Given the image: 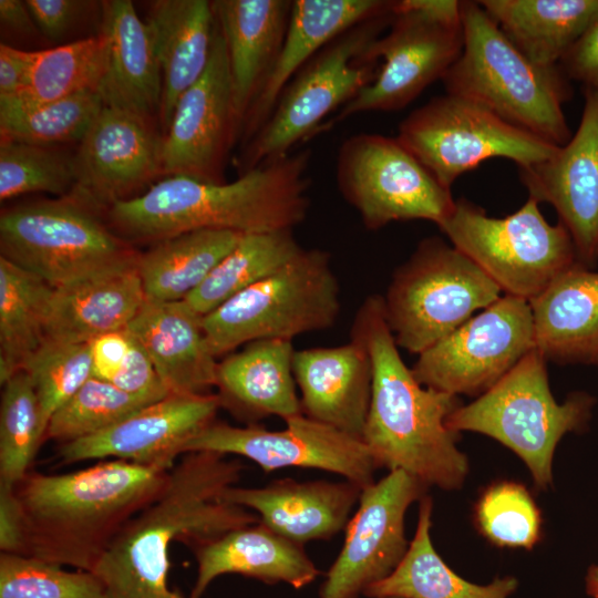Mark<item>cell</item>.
<instances>
[{
  "label": "cell",
  "instance_id": "83f0119b",
  "mask_svg": "<svg viewBox=\"0 0 598 598\" xmlns=\"http://www.w3.org/2000/svg\"><path fill=\"white\" fill-rule=\"evenodd\" d=\"M197 574L189 598H202L223 575L236 574L267 585L295 589L310 585L320 571L303 546L272 532L260 522L233 529L194 548Z\"/></svg>",
  "mask_w": 598,
  "mask_h": 598
},
{
  "label": "cell",
  "instance_id": "3957f363",
  "mask_svg": "<svg viewBox=\"0 0 598 598\" xmlns=\"http://www.w3.org/2000/svg\"><path fill=\"white\" fill-rule=\"evenodd\" d=\"M350 336L365 344L371 359L372 391L362 441L378 468L404 471L427 487L460 488L468 461L456 446L457 433L446 425L461 405L458 396L415 379L385 321L382 296L364 299Z\"/></svg>",
  "mask_w": 598,
  "mask_h": 598
},
{
  "label": "cell",
  "instance_id": "6da1fadb",
  "mask_svg": "<svg viewBox=\"0 0 598 598\" xmlns=\"http://www.w3.org/2000/svg\"><path fill=\"white\" fill-rule=\"evenodd\" d=\"M243 464L215 452H192L175 463L166 483L146 507L117 533L93 574L106 598H184L168 587L169 548H194L259 517L225 502Z\"/></svg>",
  "mask_w": 598,
  "mask_h": 598
},
{
  "label": "cell",
  "instance_id": "d4e9b609",
  "mask_svg": "<svg viewBox=\"0 0 598 598\" xmlns=\"http://www.w3.org/2000/svg\"><path fill=\"white\" fill-rule=\"evenodd\" d=\"M203 317L185 300L146 299L126 327L169 394L204 395L216 385L218 362L208 346Z\"/></svg>",
  "mask_w": 598,
  "mask_h": 598
},
{
  "label": "cell",
  "instance_id": "2e32d148",
  "mask_svg": "<svg viewBox=\"0 0 598 598\" xmlns=\"http://www.w3.org/2000/svg\"><path fill=\"white\" fill-rule=\"evenodd\" d=\"M285 422L283 430L274 431L257 423L239 427L214 421L184 445L183 454H235L266 473L286 467L321 470L362 488L374 482L378 466L362 440L305 414Z\"/></svg>",
  "mask_w": 598,
  "mask_h": 598
},
{
  "label": "cell",
  "instance_id": "4316f807",
  "mask_svg": "<svg viewBox=\"0 0 598 598\" xmlns=\"http://www.w3.org/2000/svg\"><path fill=\"white\" fill-rule=\"evenodd\" d=\"M225 39L238 137L244 118L281 51L292 0L212 1Z\"/></svg>",
  "mask_w": 598,
  "mask_h": 598
},
{
  "label": "cell",
  "instance_id": "52a82bcc",
  "mask_svg": "<svg viewBox=\"0 0 598 598\" xmlns=\"http://www.w3.org/2000/svg\"><path fill=\"white\" fill-rule=\"evenodd\" d=\"M546 359L533 349L509 372L473 402L447 419L454 433L487 435L513 451L527 466L535 485L553 482V458L564 435L584 431L594 396L574 392L558 403L549 386Z\"/></svg>",
  "mask_w": 598,
  "mask_h": 598
},
{
  "label": "cell",
  "instance_id": "7402d4cb",
  "mask_svg": "<svg viewBox=\"0 0 598 598\" xmlns=\"http://www.w3.org/2000/svg\"><path fill=\"white\" fill-rule=\"evenodd\" d=\"M292 368L302 413L362 440L372 391L365 344L350 336L338 347L296 350Z\"/></svg>",
  "mask_w": 598,
  "mask_h": 598
},
{
  "label": "cell",
  "instance_id": "60d3db41",
  "mask_svg": "<svg viewBox=\"0 0 598 598\" xmlns=\"http://www.w3.org/2000/svg\"><path fill=\"white\" fill-rule=\"evenodd\" d=\"M0 404V486L13 487L29 472L44 441L39 401L29 374L21 370L4 384Z\"/></svg>",
  "mask_w": 598,
  "mask_h": 598
},
{
  "label": "cell",
  "instance_id": "e0dca14e",
  "mask_svg": "<svg viewBox=\"0 0 598 598\" xmlns=\"http://www.w3.org/2000/svg\"><path fill=\"white\" fill-rule=\"evenodd\" d=\"M427 486L404 471H390L362 488L359 506L346 526L339 555L326 574L319 598H359L390 576L403 559L408 508Z\"/></svg>",
  "mask_w": 598,
  "mask_h": 598
},
{
  "label": "cell",
  "instance_id": "5bb4252c",
  "mask_svg": "<svg viewBox=\"0 0 598 598\" xmlns=\"http://www.w3.org/2000/svg\"><path fill=\"white\" fill-rule=\"evenodd\" d=\"M533 349L529 302L504 295L420 353L411 370L425 386L480 396Z\"/></svg>",
  "mask_w": 598,
  "mask_h": 598
},
{
  "label": "cell",
  "instance_id": "8d00e7d4",
  "mask_svg": "<svg viewBox=\"0 0 598 598\" xmlns=\"http://www.w3.org/2000/svg\"><path fill=\"white\" fill-rule=\"evenodd\" d=\"M301 249L293 230L244 234L185 301L205 316L279 269Z\"/></svg>",
  "mask_w": 598,
  "mask_h": 598
},
{
  "label": "cell",
  "instance_id": "cb8c5ba5",
  "mask_svg": "<svg viewBox=\"0 0 598 598\" xmlns=\"http://www.w3.org/2000/svg\"><path fill=\"white\" fill-rule=\"evenodd\" d=\"M137 257L54 288L45 315V338L84 343L125 329L146 301Z\"/></svg>",
  "mask_w": 598,
  "mask_h": 598
},
{
  "label": "cell",
  "instance_id": "816d5d0a",
  "mask_svg": "<svg viewBox=\"0 0 598 598\" xmlns=\"http://www.w3.org/2000/svg\"><path fill=\"white\" fill-rule=\"evenodd\" d=\"M0 21L6 29L22 35L38 30L25 1L21 0H0Z\"/></svg>",
  "mask_w": 598,
  "mask_h": 598
},
{
  "label": "cell",
  "instance_id": "4dcf8cb0",
  "mask_svg": "<svg viewBox=\"0 0 598 598\" xmlns=\"http://www.w3.org/2000/svg\"><path fill=\"white\" fill-rule=\"evenodd\" d=\"M535 349L561 364H594L598 353V271L576 262L529 301Z\"/></svg>",
  "mask_w": 598,
  "mask_h": 598
},
{
  "label": "cell",
  "instance_id": "30bf717a",
  "mask_svg": "<svg viewBox=\"0 0 598 598\" xmlns=\"http://www.w3.org/2000/svg\"><path fill=\"white\" fill-rule=\"evenodd\" d=\"M532 197L515 213L492 217L467 199H455L439 225L450 243L473 260L504 292L529 301L578 261L561 223L549 224Z\"/></svg>",
  "mask_w": 598,
  "mask_h": 598
},
{
  "label": "cell",
  "instance_id": "d6a6232c",
  "mask_svg": "<svg viewBox=\"0 0 598 598\" xmlns=\"http://www.w3.org/2000/svg\"><path fill=\"white\" fill-rule=\"evenodd\" d=\"M511 42L533 62L560 60L598 14V0H480Z\"/></svg>",
  "mask_w": 598,
  "mask_h": 598
},
{
  "label": "cell",
  "instance_id": "ee69618b",
  "mask_svg": "<svg viewBox=\"0 0 598 598\" xmlns=\"http://www.w3.org/2000/svg\"><path fill=\"white\" fill-rule=\"evenodd\" d=\"M23 370L33 383L45 432L52 415L92 377L91 344L45 338Z\"/></svg>",
  "mask_w": 598,
  "mask_h": 598
},
{
  "label": "cell",
  "instance_id": "74e56055",
  "mask_svg": "<svg viewBox=\"0 0 598 598\" xmlns=\"http://www.w3.org/2000/svg\"><path fill=\"white\" fill-rule=\"evenodd\" d=\"M106 44L100 33L52 49L33 51L28 84L13 97L19 105H37L84 91H97L105 68Z\"/></svg>",
  "mask_w": 598,
  "mask_h": 598
},
{
  "label": "cell",
  "instance_id": "f6af8a7d",
  "mask_svg": "<svg viewBox=\"0 0 598 598\" xmlns=\"http://www.w3.org/2000/svg\"><path fill=\"white\" fill-rule=\"evenodd\" d=\"M0 598H106L97 576L35 557L1 553Z\"/></svg>",
  "mask_w": 598,
  "mask_h": 598
},
{
  "label": "cell",
  "instance_id": "d6986e66",
  "mask_svg": "<svg viewBox=\"0 0 598 598\" xmlns=\"http://www.w3.org/2000/svg\"><path fill=\"white\" fill-rule=\"evenodd\" d=\"M73 166L69 195L100 213L163 173L162 137L151 120L104 105L79 142Z\"/></svg>",
  "mask_w": 598,
  "mask_h": 598
},
{
  "label": "cell",
  "instance_id": "ffe728a7",
  "mask_svg": "<svg viewBox=\"0 0 598 598\" xmlns=\"http://www.w3.org/2000/svg\"><path fill=\"white\" fill-rule=\"evenodd\" d=\"M585 103L574 136L547 159L518 167L529 197L547 203L570 234L578 261H598V91L585 89Z\"/></svg>",
  "mask_w": 598,
  "mask_h": 598
},
{
  "label": "cell",
  "instance_id": "f5cc1de1",
  "mask_svg": "<svg viewBox=\"0 0 598 598\" xmlns=\"http://www.w3.org/2000/svg\"><path fill=\"white\" fill-rule=\"evenodd\" d=\"M585 590L591 598H598V565L588 569L585 577Z\"/></svg>",
  "mask_w": 598,
  "mask_h": 598
},
{
  "label": "cell",
  "instance_id": "9a60e30c",
  "mask_svg": "<svg viewBox=\"0 0 598 598\" xmlns=\"http://www.w3.org/2000/svg\"><path fill=\"white\" fill-rule=\"evenodd\" d=\"M463 45L462 22L431 17L411 0H393V19L371 48L372 56L381 61L374 81L330 117L321 132L359 113L408 106L432 83L442 81Z\"/></svg>",
  "mask_w": 598,
  "mask_h": 598
},
{
  "label": "cell",
  "instance_id": "f907efd6",
  "mask_svg": "<svg viewBox=\"0 0 598 598\" xmlns=\"http://www.w3.org/2000/svg\"><path fill=\"white\" fill-rule=\"evenodd\" d=\"M0 549L8 554L21 550V517L14 486H0Z\"/></svg>",
  "mask_w": 598,
  "mask_h": 598
},
{
  "label": "cell",
  "instance_id": "5b68a950",
  "mask_svg": "<svg viewBox=\"0 0 598 598\" xmlns=\"http://www.w3.org/2000/svg\"><path fill=\"white\" fill-rule=\"evenodd\" d=\"M464 45L442 82L446 93L472 100L509 124L556 146L571 137L563 105L573 95L559 65L529 60L478 1H462Z\"/></svg>",
  "mask_w": 598,
  "mask_h": 598
},
{
  "label": "cell",
  "instance_id": "4fadbf2b",
  "mask_svg": "<svg viewBox=\"0 0 598 598\" xmlns=\"http://www.w3.org/2000/svg\"><path fill=\"white\" fill-rule=\"evenodd\" d=\"M337 185L364 227L424 219L437 226L455 205L451 189L398 140L374 133L349 136L339 147Z\"/></svg>",
  "mask_w": 598,
  "mask_h": 598
},
{
  "label": "cell",
  "instance_id": "db71d44e",
  "mask_svg": "<svg viewBox=\"0 0 598 598\" xmlns=\"http://www.w3.org/2000/svg\"><path fill=\"white\" fill-rule=\"evenodd\" d=\"M594 364L598 365V353H597V357H596V359H595Z\"/></svg>",
  "mask_w": 598,
  "mask_h": 598
},
{
  "label": "cell",
  "instance_id": "7a4b0ae2",
  "mask_svg": "<svg viewBox=\"0 0 598 598\" xmlns=\"http://www.w3.org/2000/svg\"><path fill=\"white\" fill-rule=\"evenodd\" d=\"M311 151L303 148L255 167L230 183L172 175L106 209L125 241L156 243L183 233L293 230L307 218Z\"/></svg>",
  "mask_w": 598,
  "mask_h": 598
},
{
  "label": "cell",
  "instance_id": "11a10c76",
  "mask_svg": "<svg viewBox=\"0 0 598 598\" xmlns=\"http://www.w3.org/2000/svg\"><path fill=\"white\" fill-rule=\"evenodd\" d=\"M384 598H398V597H384Z\"/></svg>",
  "mask_w": 598,
  "mask_h": 598
},
{
  "label": "cell",
  "instance_id": "ac0fdd59",
  "mask_svg": "<svg viewBox=\"0 0 598 598\" xmlns=\"http://www.w3.org/2000/svg\"><path fill=\"white\" fill-rule=\"evenodd\" d=\"M237 138L228 52L217 23L207 68L178 99L162 136L163 173L223 183L226 154Z\"/></svg>",
  "mask_w": 598,
  "mask_h": 598
},
{
  "label": "cell",
  "instance_id": "277c9868",
  "mask_svg": "<svg viewBox=\"0 0 598 598\" xmlns=\"http://www.w3.org/2000/svg\"><path fill=\"white\" fill-rule=\"evenodd\" d=\"M171 470L123 460L14 485L25 555L93 573L123 526L153 502Z\"/></svg>",
  "mask_w": 598,
  "mask_h": 598
},
{
  "label": "cell",
  "instance_id": "ba28073f",
  "mask_svg": "<svg viewBox=\"0 0 598 598\" xmlns=\"http://www.w3.org/2000/svg\"><path fill=\"white\" fill-rule=\"evenodd\" d=\"M341 309L331 256L302 248L279 269L203 317L217 358L261 339L292 338L333 327Z\"/></svg>",
  "mask_w": 598,
  "mask_h": 598
},
{
  "label": "cell",
  "instance_id": "f35d334b",
  "mask_svg": "<svg viewBox=\"0 0 598 598\" xmlns=\"http://www.w3.org/2000/svg\"><path fill=\"white\" fill-rule=\"evenodd\" d=\"M103 106L97 91L37 105L0 100L1 138L47 146L80 142Z\"/></svg>",
  "mask_w": 598,
  "mask_h": 598
},
{
  "label": "cell",
  "instance_id": "8fae6325",
  "mask_svg": "<svg viewBox=\"0 0 598 598\" xmlns=\"http://www.w3.org/2000/svg\"><path fill=\"white\" fill-rule=\"evenodd\" d=\"M0 251L52 288L137 255L99 212L71 195L4 210Z\"/></svg>",
  "mask_w": 598,
  "mask_h": 598
},
{
  "label": "cell",
  "instance_id": "7c38bea8",
  "mask_svg": "<svg viewBox=\"0 0 598 598\" xmlns=\"http://www.w3.org/2000/svg\"><path fill=\"white\" fill-rule=\"evenodd\" d=\"M398 140L446 188L484 161L502 157L529 166L558 146L520 130L487 107L445 93L412 111L399 124Z\"/></svg>",
  "mask_w": 598,
  "mask_h": 598
},
{
  "label": "cell",
  "instance_id": "7bdbcfd3",
  "mask_svg": "<svg viewBox=\"0 0 598 598\" xmlns=\"http://www.w3.org/2000/svg\"><path fill=\"white\" fill-rule=\"evenodd\" d=\"M475 523L483 536L501 548L532 549L542 533V513L525 485L502 481L478 497Z\"/></svg>",
  "mask_w": 598,
  "mask_h": 598
},
{
  "label": "cell",
  "instance_id": "7dc6e473",
  "mask_svg": "<svg viewBox=\"0 0 598 598\" xmlns=\"http://www.w3.org/2000/svg\"><path fill=\"white\" fill-rule=\"evenodd\" d=\"M37 29L48 39L64 37L95 4L86 0H27Z\"/></svg>",
  "mask_w": 598,
  "mask_h": 598
},
{
  "label": "cell",
  "instance_id": "1f68e13d",
  "mask_svg": "<svg viewBox=\"0 0 598 598\" xmlns=\"http://www.w3.org/2000/svg\"><path fill=\"white\" fill-rule=\"evenodd\" d=\"M146 23L162 71L164 134L178 99L207 68L217 21L212 1L158 0L152 2Z\"/></svg>",
  "mask_w": 598,
  "mask_h": 598
},
{
  "label": "cell",
  "instance_id": "b9f144b4",
  "mask_svg": "<svg viewBox=\"0 0 598 598\" xmlns=\"http://www.w3.org/2000/svg\"><path fill=\"white\" fill-rule=\"evenodd\" d=\"M75 185L73 155L10 138L0 142V199L44 192L60 197Z\"/></svg>",
  "mask_w": 598,
  "mask_h": 598
},
{
  "label": "cell",
  "instance_id": "44dd1931",
  "mask_svg": "<svg viewBox=\"0 0 598 598\" xmlns=\"http://www.w3.org/2000/svg\"><path fill=\"white\" fill-rule=\"evenodd\" d=\"M219 408L217 394H169L103 432L61 444L59 455L65 464L112 457L171 470Z\"/></svg>",
  "mask_w": 598,
  "mask_h": 598
},
{
  "label": "cell",
  "instance_id": "f1b7e54d",
  "mask_svg": "<svg viewBox=\"0 0 598 598\" xmlns=\"http://www.w3.org/2000/svg\"><path fill=\"white\" fill-rule=\"evenodd\" d=\"M106 55L99 93L104 105L151 120L159 114L163 80L146 21L131 0L102 2Z\"/></svg>",
  "mask_w": 598,
  "mask_h": 598
},
{
  "label": "cell",
  "instance_id": "9c48e42d",
  "mask_svg": "<svg viewBox=\"0 0 598 598\" xmlns=\"http://www.w3.org/2000/svg\"><path fill=\"white\" fill-rule=\"evenodd\" d=\"M501 297L466 255L427 237L394 271L382 305L398 347L419 355Z\"/></svg>",
  "mask_w": 598,
  "mask_h": 598
},
{
  "label": "cell",
  "instance_id": "c3c4849f",
  "mask_svg": "<svg viewBox=\"0 0 598 598\" xmlns=\"http://www.w3.org/2000/svg\"><path fill=\"white\" fill-rule=\"evenodd\" d=\"M559 66L570 81L598 91V14L560 60Z\"/></svg>",
  "mask_w": 598,
  "mask_h": 598
},
{
  "label": "cell",
  "instance_id": "ab89813d",
  "mask_svg": "<svg viewBox=\"0 0 598 598\" xmlns=\"http://www.w3.org/2000/svg\"><path fill=\"white\" fill-rule=\"evenodd\" d=\"M164 398L121 390L91 377L51 417L44 440L61 444L103 432Z\"/></svg>",
  "mask_w": 598,
  "mask_h": 598
},
{
  "label": "cell",
  "instance_id": "836d02e7",
  "mask_svg": "<svg viewBox=\"0 0 598 598\" xmlns=\"http://www.w3.org/2000/svg\"><path fill=\"white\" fill-rule=\"evenodd\" d=\"M433 503L420 499L415 534L406 554L393 573L368 587V598H509L518 588L514 576L493 579L486 585L468 581L456 574L437 554L431 539Z\"/></svg>",
  "mask_w": 598,
  "mask_h": 598
},
{
  "label": "cell",
  "instance_id": "bcb514c9",
  "mask_svg": "<svg viewBox=\"0 0 598 598\" xmlns=\"http://www.w3.org/2000/svg\"><path fill=\"white\" fill-rule=\"evenodd\" d=\"M90 344L93 378L130 393L169 395L143 347L126 328L100 336Z\"/></svg>",
  "mask_w": 598,
  "mask_h": 598
},
{
  "label": "cell",
  "instance_id": "681fc988",
  "mask_svg": "<svg viewBox=\"0 0 598 598\" xmlns=\"http://www.w3.org/2000/svg\"><path fill=\"white\" fill-rule=\"evenodd\" d=\"M33 51H23L8 44L0 45V97L21 94L29 80Z\"/></svg>",
  "mask_w": 598,
  "mask_h": 598
},
{
  "label": "cell",
  "instance_id": "d590c367",
  "mask_svg": "<svg viewBox=\"0 0 598 598\" xmlns=\"http://www.w3.org/2000/svg\"><path fill=\"white\" fill-rule=\"evenodd\" d=\"M53 289L38 276L0 256V382L23 370L45 339V315Z\"/></svg>",
  "mask_w": 598,
  "mask_h": 598
},
{
  "label": "cell",
  "instance_id": "8992f818",
  "mask_svg": "<svg viewBox=\"0 0 598 598\" xmlns=\"http://www.w3.org/2000/svg\"><path fill=\"white\" fill-rule=\"evenodd\" d=\"M392 19L393 6L336 37L297 72L267 121L245 144L240 174L290 154L297 144L321 133L333 113L374 81L380 63L371 48Z\"/></svg>",
  "mask_w": 598,
  "mask_h": 598
},
{
  "label": "cell",
  "instance_id": "e575fe53",
  "mask_svg": "<svg viewBox=\"0 0 598 598\" xmlns=\"http://www.w3.org/2000/svg\"><path fill=\"white\" fill-rule=\"evenodd\" d=\"M244 234L200 229L172 236L138 254L137 268L151 301H179L192 293Z\"/></svg>",
  "mask_w": 598,
  "mask_h": 598
},
{
  "label": "cell",
  "instance_id": "f546056e",
  "mask_svg": "<svg viewBox=\"0 0 598 598\" xmlns=\"http://www.w3.org/2000/svg\"><path fill=\"white\" fill-rule=\"evenodd\" d=\"M290 340L261 339L245 344L217 364L220 408L256 424L268 416L285 421L303 414L293 375Z\"/></svg>",
  "mask_w": 598,
  "mask_h": 598
},
{
  "label": "cell",
  "instance_id": "484cf974",
  "mask_svg": "<svg viewBox=\"0 0 598 598\" xmlns=\"http://www.w3.org/2000/svg\"><path fill=\"white\" fill-rule=\"evenodd\" d=\"M393 0H292L277 62L250 105L240 131L246 144L264 125L282 90L326 44L349 28L389 12Z\"/></svg>",
  "mask_w": 598,
  "mask_h": 598
},
{
  "label": "cell",
  "instance_id": "603a6c76",
  "mask_svg": "<svg viewBox=\"0 0 598 598\" xmlns=\"http://www.w3.org/2000/svg\"><path fill=\"white\" fill-rule=\"evenodd\" d=\"M362 487L350 482L276 480L264 487H228L225 502L254 511L272 532L300 545L346 528Z\"/></svg>",
  "mask_w": 598,
  "mask_h": 598
}]
</instances>
